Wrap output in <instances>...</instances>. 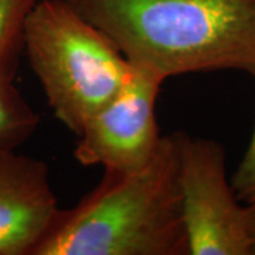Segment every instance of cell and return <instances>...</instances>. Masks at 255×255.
<instances>
[{
    "instance_id": "cell-1",
    "label": "cell",
    "mask_w": 255,
    "mask_h": 255,
    "mask_svg": "<svg viewBox=\"0 0 255 255\" xmlns=\"http://www.w3.org/2000/svg\"><path fill=\"white\" fill-rule=\"evenodd\" d=\"M136 70L255 75V0H67Z\"/></svg>"
},
{
    "instance_id": "cell-2",
    "label": "cell",
    "mask_w": 255,
    "mask_h": 255,
    "mask_svg": "<svg viewBox=\"0 0 255 255\" xmlns=\"http://www.w3.org/2000/svg\"><path fill=\"white\" fill-rule=\"evenodd\" d=\"M31 255H189L173 133L136 172L105 169L100 184L61 211Z\"/></svg>"
},
{
    "instance_id": "cell-3",
    "label": "cell",
    "mask_w": 255,
    "mask_h": 255,
    "mask_svg": "<svg viewBox=\"0 0 255 255\" xmlns=\"http://www.w3.org/2000/svg\"><path fill=\"white\" fill-rule=\"evenodd\" d=\"M24 54L54 117L75 135L133 75L114 41L67 0H41L30 11Z\"/></svg>"
},
{
    "instance_id": "cell-4",
    "label": "cell",
    "mask_w": 255,
    "mask_h": 255,
    "mask_svg": "<svg viewBox=\"0 0 255 255\" xmlns=\"http://www.w3.org/2000/svg\"><path fill=\"white\" fill-rule=\"evenodd\" d=\"M173 135L189 255H251L247 207L227 179L223 145L186 132Z\"/></svg>"
},
{
    "instance_id": "cell-5",
    "label": "cell",
    "mask_w": 255,
    "mask_h": 255,
    "mask_svg": "<svg viewBox=\"0 0 255 255\" xmlns=\"http://www.w3.org/2000/svg\"><path fill=\"white\" fill-rule=\"evenodd\" d=\"M162 85L159 78L133 68L127 87L88 119L77 135V162L125 173L150 163L163 137L156 121V100Z\"/></svg>"
},
{
    "instance_id": "cell-6",
    "label": "cell",
    "mask_w": 255,
    "mask_h": 255,
    "mask_svg": "<svg viewBox=\"0 0 255 255\" xmlns=\"http://www.w3.org/2000/svg\"><path fill=\"white\" fill-rule=\"evenodd\" d=\"M61 214L47 164L0 149V255H31Z\"/></svg>"
},
{
    "instance_id": "cell-7",
    "label": "cell",
    "mask_w": 255,
    "mask_h": 255,
    "mask_svg": "<svg viewBox=\"0 0 255 255\" xmlns=\"http://www.w3.org/2000/svg\"><path fill=\"white\" fill-rule=\"evenodd\" d=\"M41 0H0V78L14 82L24 54V27Z\"/></svg>"
},
{
    "instance_id": "cell-8",
    "label": "cell",
    "mask_w": 255,
    "mask_h": 255,
    "mask_svg": "<svg viewBox=\"0 0 255 255\" xmlns=\"http://www.w3.org/2000/svg\"><path fill=\"white\" fill-rule=\"evenodd\" d=\"M40 125V117L16 85L0 87V149H16Z\"/></svg>"
},
{
    "instance_id": "cell-9",
    "label": "cell",
    "mask_w": 255,
    "mask_h": 255,
    "mask_svg": "<svg viewBox=\"0 0 255 255\" xmlns=\"http://www.w3.org/2000/svg\"><path fill=\"white\" fill-rule=\"evenodd\" d=\"M231 184L241 203L248 204L255 201V127L246 153L231 179Z\"/></svg>"
},
{
    "instance_id": "cell-10",
    "label": "cell",
    "mask_w": 255,
    "mask_h": 255,
    "mask_svg": "<svg viewBox=\"0 0 255 255\" xmlns=\"http://www.w3.org/2000/svg\"><path fill=\"white\" fill-rule=\"evenodd\" d=\"M247 207V226L251 241V255H255V201L246 204Z\"/></svg>"
}]
</instances>
